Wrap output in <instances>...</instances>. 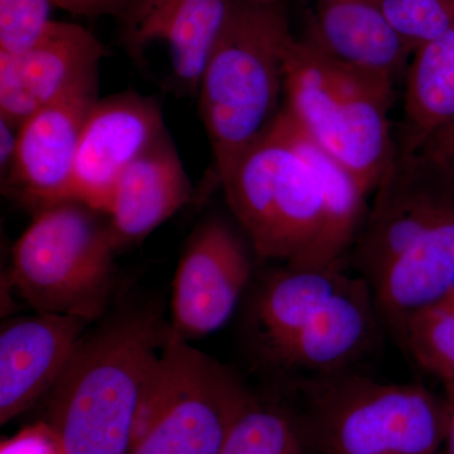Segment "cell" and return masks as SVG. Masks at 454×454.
<instances>
[{
  "label": "cell",
  "instance_id": "obj_1",
  "mask_svg": "<svg viewBox=\"0 0 454 454\" xmlns=\"http://www.w3.org/2000/svg\"><path fill=\"white\" fill-rule=\"evenodd\" d=\"M172 333L154 313H128L82 337L47 395L43 419L66 454H130L140 404Z\"/></svg>",
  "mask_w": 454,
  "mask_h": 454
},
{
  "label": "cell",
  "instance_id": "obj_2",
  "mask_svg": "<svg viewBox=\"0 0 454 454\" xmlns=\"http://www.w3.org/2000/svg\"><path fill=\"white\" fill-rule=\"evenodd\" d=\"M252 315L262 357L286 376L351 370L382 327L369 284L343 262L274 271L256 291Z\"/></svg>",
  "mask_w": 454,
  "mask_h": 454
},
{
  "label": "cell",
  "instance_id": "obj_3",
  "mask_svg": "<svg viewBox=\"0 0 454 454\" xmlns=\"http://www.w3.org/2000/svg\"><path fill=\"white\" fill-rule=\"evenodd\" d=\"M286 402L307 454H439L450 411L420 385L354 370L289 376Z\"/></svg>",
  "mask_w": 454,
  "mask_h": 454
},
{
  "label": "cell",
  "instance_id": "obj_4",
  "mask_svg": "<svg viewBox=\"0 0 454 454\" xmlns=\"http://www.w3.org/2000/svg\"><path fill=\"white\" fill-rule=\"evenodd\" d=\"M293 41L279 9L235 0L197 91L220 182L279 113Z\"/></svg>",
  "mask_w": 454,
  "mask_h": 454
},
{
  "label": "cell",
  "instance_id": "obj_5",
  "mask_svg": "<svg viewBox=\"0 0 454 454\" xmlns=\"http://www.w3.org/2000/svg\"><path fill=\"white\" fill-rule=\"evenodd\" d=\"M393 83L334 61L309 41L289 46L284 109L372 192L396 155L389 109Z\"/></svg>",
  "mask_w": 454,
  "mask_h": 454
},
{
  "label": "cell",
  "instance_id": "obj_6",
  "mask_svg": "<svg viewBox=\"0 0 454 454\" xmlns=\"http://www.w3.org/2000/svg\"><path fill=\"white\" fill-rule=\"evenodd\" d=\"M220 184L256 255L289 268H316L324 191L278 114Z\"/></svg>",
  "mask_w": 454,
  "mask_h": 454
},
{
  "label": "cell",
  "instance_id": "obj_7",
  "mask_svg": "<svg viewBox=\"0 0 454 454\" xmlns=\"http://www.w3.org/2000/svg\"><path fill=\"white\" fill-rule=\"evenodd\" d=\"M74 200L35 211L12 250V283L35 313L103 315L114 284L109 221Z\"/></svg>",
  "mask_w": 454,
  "mask_h": 454
},
{
  "label": "cell",
  "instance_id": "obj_8",
  "mask_svg": "<svg viewBox=\"0 0 454 454\" xmlns=\"http://www.w3.org/2000/svg\"><path fill=\"white\" fill-rule=\"evenodd\" d=\"M254 399L229 367L173 331L140 404L130 454H220Z\"/></svg>",
  "mask_w": 454,
  "mask_h": 454
},
{
  "label": "cell",
  "instance_id": "obj_9",
  "mask_svg": "<svg viewBox=\"0 0 454 454\" xmlns=\"http://www.w3.org/2000/svg\"><path fill=\"white\" fill-rule=\"evenodd\" d=\"M454 208V181L422 152H396L352 252L367 283Z\"/></svg>",
  "mask_w": 454,
  "mask_h": 454
},
{
  "label": "cell",
  "instance_id": "obj_10",
  "mask_svg": "<svg viewBox=\"0 0 454 454\" xmlns=\"http://www.w3.org/2000/svg\"><path fill=\"white\" fill-rule=\"evenodd\" d=\"M166 133L153 98L136 92L98 98L83 127L68 200L107 216L122 173Z\"/></svg>",
  "mask_w": 454,
  "mask_h": 454
},
{
  "label": "cell",
  "instance_id": "obj_11",
  "mask_svg": "<svg viewBox=\"0 0 454 454\" xmlns=\"http://www.w3.org/2000/svg\"><path fill=\"white\" fill-rule=\"evenodd\" d=\"M252 276L247 247L225 221L203 223L179 260L172 295V330L195 340L219 330L234 313Z\"/></svg>",
  "mask_w": 454,
  "mask_h": 454
},
{
  "label": "cell",
  "instance_id": "obj_12",
  "mask_svg": "<svg viewBox=\"0 0 454 454\" xmlns=\"http://www.w3.org/2000/svg\"><path fill=\"white\" fill-rule=\"evenodd\" d=\"M98 74L29 116L18 130L8 190L35 211L68 200L74 160L85 122L97 104Z\"/></svg>",
  "mask_w": 454,
  "mask_h": 454
},
{
  "label": "cell",
  "instance_id": "obj_13",
  "mask_svg": "<svg viewBox=\"0 0 454 454\" xmlns=\"http://www.w3.org/2000/svg\"><path fill=\"white\" fill-rule=\"evenodd\" d=\"M106 46L76 23L52 20L18 55L0 53V118L20 128L35 112L98 74Z\"/></svg>",
  "mask_w": 454,
  "mask_h": 454
},
{
  "label": "cell",
  "instance_id": "obj_14",
  "mask_svg": "<svg viewBox=\"0 0 454 454\" xmlns=\"http://www.w3.org/2000/svg\"><path fill=\"white\" fill-rule=\"evenodd\" d=\"M82 317L37 313L5 322L0 333V424L49 395L86 328Z\"/></svg>",
  "mask_w": 454,
  "mask_h": 454
},
{
  "label": "cell",
  "instance_id": "obj_15",
  "mask_svg": "<svg viewBox=\"0 0 454 454\" xmlns=\"http://www.w3.org/2000/svg\"><path fill=\"white\" fill-rule=\"evenodd\" d=\"M235 0H138L121 18L128 50L138 55L152 42L168 49L176 82L199 91L208 59Z\"/></svg>",
  "mask_w": 454,
  "mask_h": 454
},
{
  "label": "cell",
  "instance_id": "obj_16",
  "mask_svg": "<svg viewBox=\"0 0 454 454\" xmlns=\"http://www.w3.org/2000/svg\"><path fill=\"white\" fill-rule=\"evenodd\" d=\"M367 284L382 327L402 342L415 316L454 293V208Z\"/></svg>",
  "mask_w": 454,
  "mask_h": 454
},
{
  "label": "cell",
  "instance_id": "obj_17",
  "mask_svg": "<svg viewBox=\"0 0 454 454\" xmlns=\"http://www.w3.org/2000/svg\"><path fill=\"white\" fill-rule=\"evenodd\" d=\"M306 41L334 61L393 85L405 77L414 53L378 0H321Z\"/></svg>",
  "mask_w": 454,
  "mask_h": 454
},
{
  "label": "cell",
  "instance_id": "obj_18",
  "mask_svg": "<svg viewBox=\"0 0 454 454\" xmlns=\"http://www.w3.org/2000/svg\"><path fill=\"white\" fill-rule=\"evenodd\" d=\"M192 195L190 179L168 134L122 173L109 214L116 250L145 240Z\"/></svg>",
  "mask_w": 454,
  "mask_h": 454
},
{
  "label": "cell",
  "instance_id": "obj_19",
  "mask_svg": "<svg viewBox=\"0 0 454 454\" xmlns=\"http://www.w3.org/2000/svg\"><path fill=\"white\" fill-rule=\"evenodd\" d=\"M278 119L300 153L309 160L324 191V225L316 252V268L340 264L354 247L367 215L369 190L324 146L301 129L284 107Z\"/></svg>",
  "mask_w": 454,
  "mask_h": 454
},
{
  "label": "cell",
  "instance_id": "obj_20",
  "mask_svg": "<svg viewBox=\"0 0 454 454\" xmlns=\"http://www.w3.org/2000/svg\"><path fill=\"white\" fill-rule=\"evenodd\" d=\"M454 124V26L413 53L405 74L402 151L417 152Z\"/></svg>",
  "mask_w": 454,
  "mask_h": 454
},
{
  "label": "cell",
  "instance_id": "obj_21",
  "mask_svg": "<svg viewBox=\"0 0 454 454\" xmlns=\"http://www.w3.org/2000/svg\"><path fill=\"white\" fill-rule=\"evenodd\" d=\"M220 454L307 453L288 409L255 397L236 420Z\"/></svg>",
  "mask_w": 454,
  "mask_h": 454
},
{
  "label": "cell",
  "instance_id": "obj_22",
  "mask_svg": "<svg viewBox=\"0 0 454 454\" xmlns=\"http://www.w3.org/2000/svg\"><path fill=\"white\" fill-rule=\"evenodd\" d=\"M400 345L426 372L454 381V293L415 316Z\"/></svg>",
  "mask_w": 454,
  "mask_h": 454
},
{
  "label": "cell",
  "instance_id": "obj_23",
  "mask_svg": "<svg viewBox=\"0 0 454 454\" xmlns=\"http://www.w3.org/2000/svg\"><path fill=\"white\" fill-rule=\"evenodd\" d=\"M413 52L454 26V0H378Z\"/></svg>",
  "mask_w": 454,
  "mask_h": 454
},
{
  "label": "cell",
  "instance_id": "obj_24",
  "mask_svg": "<svg viewBox=\"0 0 454 454\" xmlns=\"http://www.w3.org/2000/svg\"><path fill=\"white\" fill-rule=\"evenodd\" d=\"M51 0H0V53L31 49L49 28Z\"/></svg>",
  "mask_w": 454,
  "mask_h": 454
},
{
  "label": "cell",
  "instance_id": "obj_25",
  "mask_svg": "<svg viewBox=\"0 0 454 454\" xmlns=\"http://www.w3.org/2000/svg\"><path fill=\"white\" fill-rule=\"evenodd\" d=\"M0 454H66L61 439L49 423L26 427L0 446Z\"/></svg>",
  "mask_w": 454,
  "mask_h": 454
},
{
  "label": "cell",
  "instance_id": "obj_26",
  "mask_svg": "<svg viewBox=\"0 0 454 454\" xmlns=\"http://www.w3.org/2000/svg\"><path fill=\"white\" fill-rule=\"evenodd\" d=\"M55 7L74 16L100 17L113 14L121 18L138 0H51Z\"/></svg>",
  "mask_w": 454,
  "mask_h": 454
},
{
  "label": "cell",
  "instance_id": "obj_27",
  "mask_svg": "<svg viewBox=\"0 0 454 454\" xmlns=\"http://www.w3.org/2000/svg\"><path fill=\"white\" fill-rule=\"evenodd\" d=\"M419 151L454 181V124L433 134Z\"/></svg>",
  "mask_w": 454,
  "mask_h": 454
},
{
  "label": "cell",
  "instance_id": "obj_28",
  "mask_svg": "<svg viewBox=\"0 0 454 454\" xmlns=\"http://www.w3.org/2000/svg\"><path fill=\"white\" fill-rule=\"evenodd\" d=\"M18 130L20 128L0 118V166L2 173L8 175L12 162H13L14 152H16Z\"/></svg>",
  "mask_w": 454,
  "mask_h": 454
},
{
  "label": "cell",
  "instance_id": "obj_29",
  "mask_svg": "<svg viewBox=\"0 0 454 454\" xmlns=\"http://www.w3.org/2000/svg\"><path fill=\"white\" fill-rule=\"evenodd\" d=\"M446 400L448 411H450V423H448V433L446 439V454H454V382H447Z\"/></svg>",
  "mask_w": 454,
  "mask_h": 454
},
{
  "label": "cell",
  "instance_id": "obj_30",
  "mask_svg": "<svg viewBox=\"0 0 454 454\" xmlns=\"http://www.w3.org/2000/svg\"><path fill=\"white\" fill-rule=\"evenodd\" d=\"M452 382H454V381H452ZM446 384H447V382H446Z\"/></svg>",
  "mask_w": 454,
  "mask_h": 454
}]
</instances>
